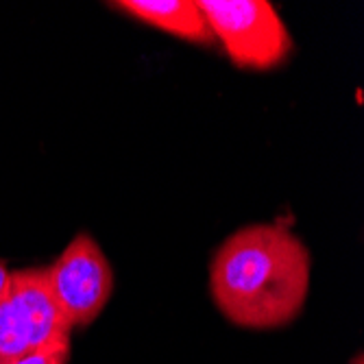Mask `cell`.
Here are the masks:
<instances>
[{
    "label": "cell",
    "instance_id": "cell-1",
    "mask_svg": "<svg viewBox=\"0 0 364 364\" xmlns=\"http://www.w3.org/2000/svg\"><path fill=\"white\" fill-rule=\"evenodd\" d=\"M310 251L286 223L238 229L214 253L210 292L220 314L245 329H277L301 314Z\"/></svg>",
    "mask_w": 364,
    "mask_h": 364
},
{
    "label": "cell",
    "instance_id": "cell-2",
    "mask_svg": "<svg viewBox=\"0 0 364 364\" xmlns=\"http://www.w3.org/2000/svg\"><path fill=\"white\" fill-rule=\"evenodd\" d=\"M214 40L238 68L271 70L292 50V38L267 0H198Z\"/></svg>",
    "mask_w": 364,
    "mask_h": 364
},
{
    "label": "cell",
    "instance_id": "cell-3",
    "mask_svg": "<svg viewBox=\"0 0 364 364\" xmlns=\"http://www.w3.org/2000/svg\"><path fill=\"white\" fill-rule=\"evenodd\" d=\"M73 334L48 286L46 269L11 273L7 294L0 301V362H7Z\"/></svg>",
    "mask_w": 364,
    "mask_h": 364
},
{
    "label": "cell",
    "instance_id": "cell-4",
    "mask_svg": "<svg viewBox=\"0 0 364 364\" xmlns=\"http://www.w3.org/2000/svg\"><path fill=\"white\" fill-rule=\"evenodd\" d=\"M46 273L53 299L70 329L94 323L114 290L112 264L90 234H79Z\"/></svg>",
    "mask_w": 364,
    "mask_h": 364
},
{
    "label": "cell",
    "instance_id": "cell-5",
    "mask_svg": "<svg viewBox=\"0 0 364 364\" xmlns=\"http://www.w3.org/2000/svg\"><path fill=\"white\" fill-rule=\"evenodd\" d=\"M109 5L173 38L203 46L216 42L201 7L194 0H120Z\"/></svg>",
    "mask_w": 364,
    "mask_h": 364
},
{
    "label": "cell",
    "instance_id": "cell-6",
    "mask_svg": "<svg viewBox=\"0 0 364 364\" xmlns=\"http://www.w3.org/2000/svg\"><path fill=\"white\" fill-rule=\"evenodd\" d=\"M68 360H70V338L53 343L44 349H38L33 353L0 362V364H68Z\"/></svg>",
    "mask_w": 364,
    "mask_h": 364
},
{
    "label": "cell",
    "instance_id": "cell-7",
    "mask_svg": "<svg viewBox=\"0 0 364 364\" xmlns=\"http://www.w3.org/2000/svg\"><path fill=\"white\" fill-rule=\"evenodd\" d=\"M9 284H11V271L7 269V264L0 259V301H3V296L7 294Z\"/></svg>",
    "mask_w": 364,
    "mask_h": 364
}]
</instances>
